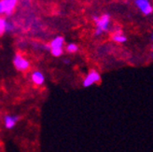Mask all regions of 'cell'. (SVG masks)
Instances as JSON below:
<instances>
[{"label": "cell", "instance_id": "7", "mask_svg": "<svg viewBox=\"0 0 153 152\" xmlns=\"http://www.w3.org/2000/svg\"><path fill=\"white\" fill-rule=\"evenodd\" d=\"M135 6L144 15H149L153 11V7L149 0H135Z\"/></svg>", "mask_w": 153, "mask_h": 152}, {"label": "cell", "instance_id": "4", "mask_svg": "<svg viewBox=\"0 0 153 152\" xmlns=\"http://www.w3.org/2000/svg\"><path fill=\"white\" fill-rule=\"evenodd\" d=\"M17 3L18 0H0V15H11Z\"/></svg>", "mask_w": 153, "mask_h": 152}, {"label": "cell", "instance_id": "11", "mask_svg": "<svg viewBox=\"0 0 153 152\" xmlns=\"http://www.w3.org/2000/svg\"><path fill=\"white\" fill-rule=\"evenodd\" d=\"M7 21L0 16V36H2L4 33L7 32Z\"/></svg>", "mask_w": 153, "mask_h": 152}, {"label": "cell", "instance_id": "6", "mask_svg": "<svg viewBox=\"0 0 153 152\" xmlns=\"http://www.w3.org/2000/svg\"><path fill=\"white\" fill-rule=\"evenodd\" d=\"M21 117L19 115H11V114H7L4 117V125L7 130H12V129L17 125Z\"/></svg>", "mask_w": 153, "mask_h": 152}, {"label": "cell", "instance_id": "8", "mask_svg": "<svg viewBox=\"0 0 153 152\" xmlns=\"http://www.w3.org/2000/svg\"><path fill=\"white\" fill-rule=\"evenodd\" d=\"M31 80L36 86H41L45 82V76L39 70H35L31 74Z\"/></svg>", "mask_w": 153, "mask_h": 152}, {"label": "cell", "instance_id": "2", "mask_svg": "<svg viewBox=\"0 0 153 152\" xmlns=\"http://www.w3.org/2000/svg\"><path fill=\"white\" fill-rule=\"evenodd\" d=\"M64 46H65V39L63 36H58L54 37L49 45V50L52 56L60 57L64 53Z\"/></svg>", "mask_w": 153, "mask_h": 152}, {"label": "cell", "instance_id": "5", "mask_svg": "<svg viewBox=\"0 0 153 152\" xmlns=\"http://www.w3.org/2000/svg\"><path fill=\"white\" fill-rule=\"evenodd\" d=\"M101 80V76L99 74L98 71L96 70H91L85 78H84L83 81H82V85L83 87L88 88L93 86L94 84H96L99 81Z\"/></svg>", "mask_w": 153, "mask_h": 152}, {"label": "cell", "instance_id": "12", "mask_svg": "<svg viewBox=\"0 0 153 152\" xmlns=\"http://www.w3.org/2000/svg\"><path fill=\"white\" fill-rule=\"evenodd\" d=\"M152 58H153V54H152Z\"/></svg>", "mask_w": 153, "mask_h": 152}, {"label": "cell", "instance_id": "10", "mask_svg": "<svg viewBox=\"0 0 153 152\" xmlns=\"http://www.w3.org/2000/svg\"><path fill=\"white\" fill-rule=\"evenodd\" d=\"M65 50L68 53H76L79 50V46L76 43H68L65 46Z\"/></svg>", "mask_w": 153, "mask_h": 152}, {"label": "cell", "instance_id": "3", "mask_svg": "<svg viewBox=\"0 0 153 152\" xmlns=\"http://www.w3.org/2000/svg\"><path fill=\"white\" fill-rule=\"evenodd\" d=\"M12 62H13L14 67L16 68V70H18L20 72H25L29 69L30 66H31L29 61L19 52L14 55Z\"/></svg>", "mask_w": 153, "mask_h": 152}, {"label": "cell", "instance_id": "9", "mask_svg": "<svg viewBox=\"0 0 153 152\" xmlns=\"http://www.w3.org/2000/svg\"><path fill=\"white\" fill-rule=\"evenodd\" d=\"M112 39H113V41L117 42V43H124L127 40V37L120 31V30H117V31H114V33L112 35Z\"/></svg>", "mask_w": 153, "mask_h": 152}, {"label": "cell", "instance_id": "1", "mask_svg": "<svg viewBox=\"0 0 153 152\" xmlns=\"http://www.w3.org/2000/svg\"><path fill=\"white\" fill-rule=\"evenodd\" d=\"M94 21L95 24L94 36H99L108 32L110 25V16L108 14H103L101 16H94Z\"/></svg>", "mask_w": 153, "mask_h": 152}]
</instances>
